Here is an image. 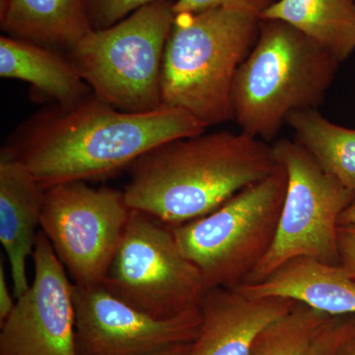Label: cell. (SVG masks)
I'll use <instances>...</instances> for the list:
<instances>
[{
    "instance_id": "obj_8",
    "label": "cell",
    "mask_w": 355,
    "mask_h": 355,
    "mask_svg": "<svg viewBox=\"0 0 355 355\" xmlns=\"http://www.w3.org/2000/svg\"><path fill=\"white\" fill-rule=\"evenodd\" d=\"M100 286L160 320L198 309L207 291L202 273L182 252L172 227L135 210Z\"/></svg>"
},
{
    "instance_id": "obj_3",
    "label": "cell",
    "mask_w": 355,
    "mask_h": 355,
    "mask_svg": "<svg viewBox=\"0 0 355 355\" xmlns=\"http://www.w3.org/2000/svg\"><path fill=\"white\" fill-rule=\"evenodd\" d=\"M340 62L286 22L260 19L253 49L232 89L233 120L240 132L268 142L295 112L317 109Z\"/></svg>"
},
{
    "instance_id": "obj_21",
    "label": "cell",
    "mask_w": 355,
    "mask_h": 355,
    "mask_svg": "<svg viewBox=\"0 0 355 355\" xmlns=\"http://www.w3.org/2000/svg\"><path fill=\"white\" fill-rule=\"evenodd\" d=\"M154 1L156 0H85V4L93 30H99L116 24Z\"/></svg>"
},
{
    "instance_id": "obj_2",
    "label": "cell",
    "mask_w": 355,
    "mask_h": 355,
    "mask_svg": "<svg viewBox=\"0 0 355 355\" xmlns=\"http://www.w3.org/2000/svg\"><path fill=\"white\" fill-rule=\"evenodd\" d=\"M277 166L263 140L242 132H203L140 156L128 168L123 191L130 209L175 227L209 216Z\"/></svg>"
},
{
    "instance_id": "obj_13",
    "label": "cell",
    "mask_w": 355,
    "mask_h": 355,
    "mask_svg": "<svg viewBox=\"0 0 355 355\" xmlns=\"http://www.w3.org/2000/svg\"><path fill=\"white\" fill-rule=\"evenodd\" d=\"M46 190L8 146L0 153V242L6 250L13 294L29 288L27 261L34 252L41 226Z\"/></svg>"
},
{
    "instance_id": "obj_25",
    "label": "cell",
    "mask_w": 355,
    "mask_h": 355,
    "mask_svg": "<svg viewBox=\"0 0 355 355\" xmlns=\"http://www.w3.org/2000/svg\"><path fill=\"white\" fill-rule=\"evenodd\" d=\"M191 345H193V343H178V345H171V347L160 350L153 355H189Z\"/></svg>"
},
{
    "instance_id": "obj_23",
    "label": "cell",
    "mask_w": 355,
    "mask_h": 355,
    "mask_svg": "<svg viewBox=\"0 0 355 355\" xmlns=\"http://www.w3.org/2000/svg\"><path fill=\"white\" fill-rule=\"evenodd\" d=\"M338 266L355 282V225H338Z\"/></svg>"
},
{
    "instance_id": "obj_26",
    "label": "cell",
    "mask_w": 355,
    "mask_h": 355,
    "mask_svg": "<svg viewBox=\"0 0 355 355\" xmlns=\"http://www.w3.org/2000/svg\"><path fill=\"white\" fill-rule=\"evenodd\" d=\"M338 225H355V200L343 212Z\"/></svg>"
},
{
    "instance_id": "obj_14",
    "label": "cell",
    "mask_w": 355,
    "mask_h": 355,
    "mask_svg": "<svg viewBox=\"0 0 355 355\" xmlns=\"http://www.w3.org/2000/svg\"><path fill=\"white\" fill-rule=\"evenodd\" d=\"M250 295L292 299L324 314H355V282L340 266L314 259L287 261L263 282L237 286Z\"/></svg>"
},
{
    "instance_id": "obj_20",
    "label": "cell",
    "mask_w": 355,
    "mask_h": 355,
    "mask_svg": "<svg viewBox=\"0 0 355 355\" xmlns=\"http://www.w3.org/2000/svg\"><path fill=\"white\" fill-rule=\"evenodd\" d=\"M308 355H355V314L330 316Z\"/></svg>"
},
{
    "instance_id": "obj_16",
    "label": "cell",
    "mask_w": 355,
    "mask_h": 355,
    "mask_svg": "<svg viewBox=\"0 0 355 355\" xmlns=\"http://www.w3.org/2000/svg\"><path fill=\"white\" fill-rule=\"evenodd\" d=\"M0 25L13 38L67 51L93 30L85 0H1Z\"/></svg>"
},
{
    "instance_id": "obj_7",
    "label": "cell",
    "mask_w": 355,
    "mask_h": 355,
    "mask_svg": "<svg viewBox=\"0 0 355 355\" xmlns=\"http://www.w3.org/2000/svg\"><path fill=\"white\" fill-rule=\"evenodd\" d=\"M275 160L287 174V188L277 236L270 252L243 284L263 282L296 258L338 266V220L355 200V193L322 169L296 140L272 144Z\"/></svg>"
},
{
    "instance_id": "obj_18",
    "label": "cell",
    "mask_w": 355,
    "mask_h": 355,
    "mask_svg": "<svg viewBox=\"0 0 355 355\" xmlns=\"http://www.w3.org/2000/svg\"><path fill=\"white\" fill-rule=\"evenodd\" d=\"M286 123L322 169L355 193V130L331 123L317 109L295 112Z\"/></svg>"
},
{
    "instance_id": "obj_22",
    "label": "cell",
    "mask_w": 355,
    "mask_h": 355,
    "mask_svg": "<svg viewBox=\"0 0 355 355\" xmlns=\"http://www.w3.org/2000/svg\"><path fill=\"white\" fill-rule=\"evenodd\" d=\"M277 0H177L173 4L176 15L202 12L214 8H227L253 14L261 18Z\"/></svg>"
},
{
    "instance_id": "obj_9",
    "label": "cell",
    "mask_w": 355,
    "mask_h": 355,
    "mask_svg": "<svg viewBox=\"0 0 355 355\" xmlns=\"http://www.w3.org/2000/svg\"><path fill=\"white\" fill-rule=\"evenodd\" d=\"M132 210L123 191L70 182L46 189L41 230L77 286H100Z\"/></svg>"
},
{
    "instance_id": "obj_12",
    "label": "cell",
    "mask_w": 355,
    "mask_h": 355,
    "mask_svg": "<svg viewBox=\"0 0 355 355\" xmlns=\"http://www.w3.org/2000/svg\"><path fill=\"white\" fill-rule=\"evenodd\" d=\"M297 304L288 298L250 295L238 287L207 289L200 305V333L189 355H251L261 331Z\"/></svg>"
},
{
    "instance_id": "obj_15",
    "label": "cell",
    "mask_w": 355,
    "mask_h": 355,
    "mask_svg": "<svg viewBox=\"0 0 355 355\" xmlns=\"http://www.w3.org/2000/svg\"><path fill=\"white\" fill-rule=\"evenodd\" d=\"M0 76L31 84L55 104H74L92 94L69 58L51 48L10 36L0 38Z\"/></svg>"
},
{
    "instance_id": "obj_4",
    "label": "cell",
    "mask_w": 355,
    "mask_h": 355,
    "mask_svg": "<svg viewBox=\"0 0 355 355\" xmlns=\"http://www.w3.org/2000/svg\"><path fill=\"white\" fill-rule=\"evenodd\" d=\"M259 31L260 17L232 9L176 15L163 55V106L187 112L207 128L233 120L236 73Z\"/></svg>"
},
{
    "instance_id": "obj_24",
    "label": "cell",
    "mask_w": 355,
    "mask_h": 355,
    "mask_svg": "<svg viewBox=\"0 0 355 355\" xmlns=\"http://www.w3.org/2000/svg\"><path fill=\"white\" fill-rule=\"evenodd\" d=\"M16 300H14L7 284L3 261H0V324L12 312Z\"/></svg>"
},
{
    "instance_id": "obj_1",
    "label": "cell",
    "mask_w": 355,
    "mask_h": 355,
    "mask_svg": "<svg viewBox=\"0 0 355 355\" xmlns=\"http://www.w3.org/2000/svg\"><path fill=\"white\" fill-rule=\"evenodd\" d=\"M207 128L180 109L163 106L128 113L92 93L74 104H55L35 114L8 147L46 190L109 176L154 147L202 135Z\"/></svg>"
},
{
    "instance_id": "obj_11",
    "label": "cell",
    "mask_w": 355,
    "mask_h": 355,
    "mask_svg": "<svg viewBox=\"0 0 355 355\" xmlns=\"http://www.w3.org/2000/svg\"><path fill=\"white\" fill-rule=\"evenodd\" d=\"M78 355H153L178 343H193L200 309L160 320L135 309L102 286H72Z\"/></svg>"
},
{
    "instance_id": "obj_6",
    "label": "cell",
    "mask_w": 355,
    "mask_h": 355,
    "mask_svg": "<svg viewBox=\"0 0 355 355\" xmlns=\"http://www.w3.org/2000/svg\"><path fill=\"white\" fill-rule=\"evenodd\" d=\"M286 188V171L279 164L209 216L172 227L207 291L241 286L263 260L277 236Z\"/></svg>"
},
{
    "instance_id": "obj_19",
    "label": "cell",
    "mask_w": 355,
    "mask_h": 355,
    "mask_svg": "<svg viewBox=\"0 0 355 355\" xmlns=\"http://www.w3.org/2000/svg\"><path fill=\"white\" fill-rule=\"evenodd\" d=\"M330 316L298 302L261 331L251 355H308L315 338Z\"/></svg>"
},
{
    "instance_id": "obj_10",
    "label": "cell",
    "mask_w": 355,
    "mask_h": 355,
    "mask_svg": "<svg viewBox=\"0 0 355 355\" xmlns=\"http://www.w3.org/2000/svg\"><path fill=\"white\" fill-rule=\"evenodd\" d=\"M32 258V284L1 323L0 355H78L73 284L41 229Z\"/></svg>"
},
{
    "instance_id": "obj_17",
    "label": "cell",
    "mask_w": 355,
    "mask_h": 355,
    "mask_svg": "<svg viewBox=\"0 0 355 355\" xmlns=\"http://www.w3.org/2000/svg\"><path fill=\"white\" fill-rule=\"evenodd\" d=\"M260 19L284 21L340 64L355 51V0H277Z\"/></svg>"
},
{
    "instance_id": "obj_5",
    "label": "cell",
    "mask_w": 355,
    "mask_h": 355,
    "mask_svg": "<svg viewBox=\"0 0 355 355\" xmlns=\"http://www.w3.org/2000/svg\"><path fill=\"white\" fill-rule=\"evenodd\" d=\"M173 4L156 0L116 24L92 30L67 51L98 99L128 113L163 107L161 72L176 17Z\"/></svg>"
}]
</instances>
